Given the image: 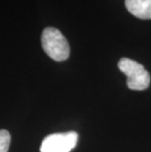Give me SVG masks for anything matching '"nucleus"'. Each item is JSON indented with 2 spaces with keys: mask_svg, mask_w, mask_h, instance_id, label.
<instances>
[{
  "mask_svg": "<svg viewBox=\"0 0 151 152\" xmlns=\"http://www.w3.org/2000/svg\"><path fill=\"white\" fill-rule=\"evenodd\" d=\"M41 45L44 52L54 61L62 62L69 58L70 45L58 28H44L41 34Z\"/></svg>",
  "mask_w": 151,
  "mask_h": 152,
  "instance_id": "f257e3e1",
  "label": "nucleus"
},
{
  "mask_svg": "<svg viewBox=\"0 0 151 152\" xmlns=\"http://www.w3.org/2000/svg\"><path fill=\"white\" fill-rule=\"evenodd\" d=\"M119 69L127 76V86L131 90H144L150 85V75L141 64L128 58H122Z\"/></svg>",
  "mask_w": 151,
  "mask_h": 152,
  "instance_id": "f03ea898",
  "label": "nucleus"
},
{
  "mask_svg": "<svg viewBox=\"0 0 151 152\" xmlns=\"http://www.w3.org/2000/svg\"><path fill=\"white\" fill-rule=\"evenodd\" d=\"M79 134L76 132L52 134L44 137L40 152H71L78 143Z\"/></svg>",
  "mask_w": 151,
  "mask_h": 152,
  "instance_id": "7ed1b4c3",
  "label": "nucleus"
},
{
  "mask_svg": "<svg viewBox=\"0 0 151 152\" xmlns=\"http://www.w3.org/2000/svg\"><path fill=\"white\" fill-rule=\"evenodd\" d=\"M125 5L134 17L142 20L151 19V0H125Z\"/></svg>",
  "mask_w": 151,
  "mask_h": 152,
  "instance_id": "20e7f679",
  "label": "nucleus"
},
{
  "mask_svg": "<svg viewBox=\"0 0 151 152\" xmlns=\"http://www.w3.org/2000/svg\"><path fill=\"white\" fill-rule=\"evenodd\" d=\"M10 141V132L6 130H0V152H8Z\"/></svg>",
  "mask_w": 151,
  "mask_h": 152,
  "instance_id": "39448f33",
  "label": "nucleus"
}]
</instances>
